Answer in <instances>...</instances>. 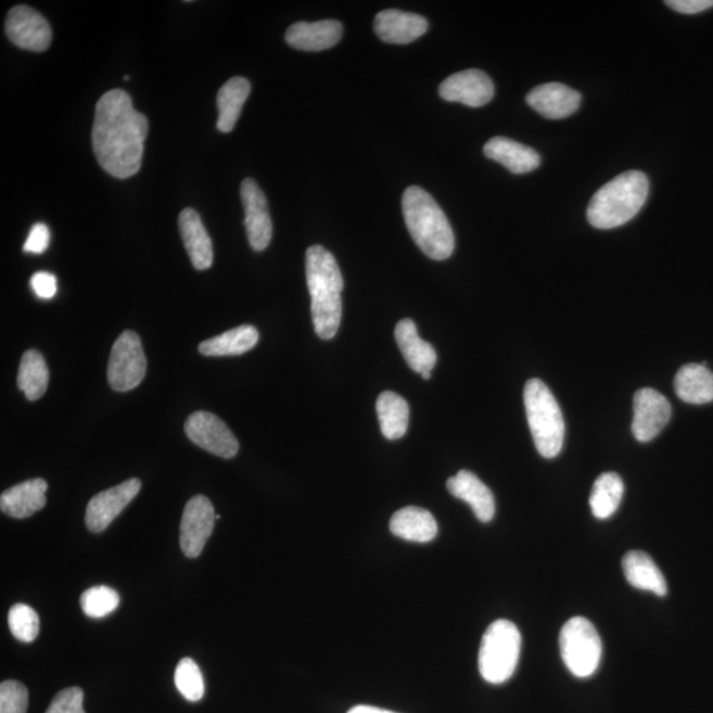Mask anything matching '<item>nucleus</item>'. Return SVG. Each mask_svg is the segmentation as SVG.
<instances>
[{
  "label": "nucleus",
  "mask_w": 713,
  "mask_h": 713,
  "mask_svg": "<svg viewBox=\"0 0 713 713\" xmlns=\"http://www.w3.org/2000/svg\"><path fill=\"white\" fill-rule=\"evenodd\" d=\"M50 383V370L41 353L35 349L24 353L17 373V387L28 400H38L46 394Z\"/></svg>",
  "instance_id": "nucleus-31"
},
{
  "label": "nucleus",
  "mask_w": 713,
  "mask_h": 713,
  "mask_svg": "<svg viewBox=\"0 0 713 713\" xmlns=\"http://www.w3.org/2000/svg\"><path fill=\"white\" fill-rule=\"evenodd\" d=\"M522 637L508 620H497L487 627L479 654L480 674L492 685H502L513 676L520 661Z\"/></svg>",
  "instance_id": "nucleus-6"
},
{
  "label": "nucleus",
  "mask_w": 713,
  "mask_h": 713,
  "mask_svg": "<svg viewBox=\"0 0 713 713\" xmlns=\"http://www.w3.org/2000/svg\"><path fill=\"white\" fill-rule=\"evenodd\" d=\"M623 570L626 581L632 587L648 590L660 597L667 595L666 578L648 553L627 552L623 559Z\"/></svg>",
  "instance_id": "nucleus-24"
},
{
  "label": "nucleus",
  "mask_w": 713,
  "mask_h": 713,
  "mask_svg": "<svg viewBox=\"0 0 713 713\" xmlns=\"http://www.w3.org/2000/svg\"><path fill=\"white\" fill-rule=\"evenodd\" d=\"M48 484L46 480L35 479L10 487L0 496V509L4 514L24 520L38 513L47 504Z\"/></svg>",
  "instance_id": "nucleus-20"
},
{
  "label": "nucleus",
  "mask_w": 713,
  "mask_h": 713,
  "mask_svg": "<svg viewBox=\"0 0 713 713\" xmlns=\"http://www.w3.org/2000/svg\"><path fill=\"white\" fill-rule=\"evenodd\" d=\"M559 646L566 669L577 678H589L599 669L601 638L587 619L574 617L566 621L560 632Z\"/></svg>",
  "instance_id": "nucleus-7"
},
{
  "label": "nucleus",
  "mask_w": 713,
  "mask_h": 713,
  "mask_svg": "<svg viewBox=\"0 0 713 713\" xmlns=\"http://www.w3.org/2000/svg\"><path fill=\"white\" fill-rule=\"evenodd\" d=\"M523 399L536 449L545 459H553L562 450L565 432L557 399L551 390L535 378L526 383Z\"/></svg>",
  "instance_id": "nucleus-5"
},
{
  "label": "nucleus",
  "mask_w": 713,
  "mask_h": 713,
  "mask_svg": "<svg viewBox=\"0 0 713 713\" xmlns=\"http://www.w3.org/2000/svg\"><path fill=\"white\" fill-rule=\"evenodd\" d=\"M624 497V481L617 473L599 475L590 492L589 505L597 520H608L617 511Z\"/></svg>",
  "instance_id": "nucleus-30"
},
{
  "label": "nucleus",
  "mask_w": 713,
  "mask_h": 713,
  "mask_svg": "<svg viewBox=\"0 0 713 713\" xmlns=\"http://www.w3.org/2000/svg\"><path fill=\"white\" fill-rule=\"evenodd\" d=\"M241 199L245 208V227L250 246L255 252H264L270 245L272 222L264 191L253 179L241 184Z\"/></svg>",
  "instance_id": "nucleus-14"
},
{
  "label": "nucleus",
  "mask_w": 713,
  "mask_h": 713,
  "mask_svg": "<svg viewBox=\"0 0 713 713\" xmlns=\"http://www.w3.org/2000/svg\"><path fill=\"white\" fill-rule=\"evenodd\" d=\"M30 288H33L36 296L44 298V301H50V298L58 294V279L51 272H36L30 278Z\"/></svg>",
  "instance_id": "nucleus-38"
},
{
  "label": "nucleus",
  "mask_w": 713,
  "mask_h": 713,
  "mask_svg": "<svg viewBox=\"0 0 713 713\" xmlns=\"http://www.w3.org/2000/svg\"><path fill=\"white\" fill-rule=\"evenodd\" d=\"M347 713H395V712H390V711L377 709V706L357 705V706H355V709H352Z\"/></svg>",
  "instance_id": "nucleus-40"
},
{
  "label": "nucleus",
  "mask_w": 713,
  "mask_h": 713,
  "mask_svg": "<svg viewBox=\"0 0 713 713\" xmlns=\"http://www.w3.org/2000/svg\"><path fill=\"white\" fill-rule=\"evenodd\" d=\"M390 530L398 538L426 544L435 538L437 523L429 510L408 506L396 511L390 521Z\"/></svg>",
  "instance_id": "nucleus-25"
},
{
  "label": "nucleus",
  "mask_w": 713,
  "mask_h": 713,
  "mask_svg": "<svg viewBox=\"0 0 713 713\" xmlns=\"http://www.w3.org/2000/svg\"><path fill=\"white\" fill-rule=\"evenodd\" d=\"M408 231L418 247L434 260H446L454 254L455 234L434 198L419 187H408L402 199Z\"/></svg>",
  "instance_id": "nucleus-3"
},
{
  "label": "nucleus",
  "mask_w": 713,
  "mask_h": 713,
  "mask_svg": "<svg viewBox=\"0 0 713 713\" xmlns=\"http://www.w3.org/2000/svg\"><path fill=\"white\" fill-rule=\"evenodd\" d=\"M649 196V179L629 170L601 187L590 200L587 218L596 229L623 227L636 217Z\"/></svg>",
  "instance_id": "nucleus-4"
},
{
  "label": "nucleus",
  "mask_w": 713,
  "mask_h": 713,
  "mask_svg": "<svg viewBox=\"0 0 713 713\" xmlns=\"http://www.w3.org/2000/svg\"><path fill=\"white\" fill-rule=\"evenodd\" d=\"M179 230L193 267L199 271L208 270L213 264V245L199 213L191 208L182 211Z\"/></svg>",
  "instance_id": "nucleus-21"
},
{
  "label": "nucleus",
  "mask_w": 713,
  "mask_h": 713,
  "mask_svg": "<svg viewBox=\"0 0 713 713\" xmlns=\"http://www.w3.org/2000/svg\"><path fill=\"white\" fill-rule=\"evenodd\" d=\"M343 34V24L338 21L301 22L288 29L285 41L298 51L320 52L336 46Z\"/></svg>",
  "instance_id": "nucleus-17"
},
{
  "label": "nucleus",
  "mask_w": 713,
  "mask_h": 713,
  "mask_svg": "<svg viewBox=\"0 0 713 713\" xmlns=\"http://www.w3.org/2000/svg\"><path fill=\"white\" fill-rule=\"evenodd\" d=\"M148 371L142 341L136 332L126 331L115 341L107 367L109 385L115 392H130L142 383Z\"/></svg>",
  "instance_id": "nucleus-8"
},
{
  "label": "nucleus",
  "mask_w": 713,
  "mask_h": 713,
  "mask_svg": "<svg viewBox=\"0 0 713 713\" xmlns=\"http://www.w3.org/2000/svg\"><path fill=\"white\" fill-rule=\"evenodd\" d=\"M50 229L44 224H36L30 229L26 243H24V252L30 254L44 253L50 246Z\"/></svg>",
  "instance_id": "nucleus-37"
},
{
  "label": "nucleus",
  "mask_w": 713,
  "mask_h": 713,
  "mask_svg": "<svg viewBox=\"0 0 713 713\" xmlns=\"http://www.w3.org/2000/svg\"><path fill=\"white\" fill-rule=\"evenodd\" d=\"M672 418V405L654 389H642L634 395L632 431L638 442L648 443L666 426Z\"/></svg>",
  "instance_id": "nucleus-13"
},
{
  "label": "nucleus",
  "mask_w": 713,
  "mask_h": 713,
  "mask_svg": "<svg viewBox=\"0 0 713 713\" xmlns=\"http://www.w3.org/2000/svg\"><path fill=\"white\" fill-rule=\"evenodd\" d=\"M175 685L189 702H199L204 697V676L199 664L191 658H184L179 662L175 672Z\"/></svg>",
  "instance_id": "nucleus-32"
},
{
  "label": "nucleus",
  "mask_w": 713,
  "mask_h": 713,
  "mask_svg": "<svg viewBox=\"0 0 713 713\" xmlns=\"http://www.w3.org/2000/svg\"><path fill=\"white\" fill-rule=\"evenodd\" d=\"M46 713H85L84 692L81 688L69 687L53 698Z\"/></svg>",
  "instance_id": "nucleus-36"
},
{
  "label": "nucleus",
  "mask_w": 713,
  "mask_h": 713,
  "mask_svg": "<svg viewBox=\"0 0 713 713\" xmlns=\"http://www.w3.org/2000/svg\"><path fill=\"white\" fill-rule=\"evenodd\" d=\"M422 378H423V380L429 381V380H431V373H423Z\"/></svg>",
  "instance_id": "nucleus-41"
},
{
  "label": "nucleus",
  "mask_w": 713,
  "mask_h": 713,
  "mask_svg": "<svg viewBox=\"0 0 713 713\" xmlns=\"http://www.w3.org/2000/svg\"><path fill=\"white\" fill-rule=\"evenodd\" d=\"M374 30L389 44H410L429 30V22L411 12L385 10L375 16Z\"/></svg>",
  "instance_id": "nucleus-18"
},
{
  "label": "nucleus",
  "mask_w": 713,
  "mask_h": 713,
  "mask_svg": "<svg viewBox=\"0 0 713 713\" xmlns=\"http://www.w3.org/2000/svg\"><path fill=\"white\" fill-rule=\"evenodd\" d=\"M306 276L310 297V310L317 336L331 340L336 336L343 316L341 292L344 290L343 273L338 260L327 249L315 245L306 253Z\"/></svg>",
  "instance_id": "nucleus-2"
},
{
  "label": "nucleus",
  "mask_w": 713,
  "mask_h": 713,
  "mask_svg": "<svg viewBox=\"0 0 713 713\" xmlns=\"http://www.w3.org/2000/svg\"><path fill=\"white\" fill-rule=\"evenodd\" d=\"M377 413L382 435L387 441H398L406 435L410 422V407L400 395L385 392L378 396Z\"/></svg>",
  "instance_id": "nucleus-29"
},
{
  "label": "nucleus",
  "mask_w": 713,
  "mask_h": 713,
  "mask_svg": "<svg viewBox=\"0 0 713 713\" xmlns=\"http://www.w3.org/2000/svg\"><path fill=\"white\" fill-rule=\"evenodd\" d=\"M666 4L680 14H700L713 8V0H667Z\"/></svg>",
  "instance_id": "nucleus-39"
},
{
  "label": "nucleus",
  "mask_w": 713,
  "mask_h": 713,
  "mask_svg": "<svg viewBox=\"0 0 713 713\" xmlns=\"http://www.w3.org/2000/svg\"><path fill=\"white\" fill-rule=\"evenodd\" d=\"M674 386L686 404L705 405L713 400V373L704 365H685L676 374Z\"/></svg>",
  "instance_id": "nucleus-26"
},
{
  "label": "nucleus",
  "mask_w": 713,
  "mask_h": 713,
  "mask_svg": "<svg viewBox=\"0 0 713 713\" xmlns=\"http://www.w3.org/2000/svg\"><path fill=\"white\" fill-rule=\"evenodd\" d=\"M438 94L448 102H459L469 107H481L495 97V85L485 72L467 69L444 79Z\"/></svg>",
  "instance_id": "nucleus-15"
},
{
  "label": "nucleus",
  "mask_w": 713,
  "mask_h": 713,
  "mask_svg": "<svg viewBox=\"0 0 713 713\" xmlns=\"http://www.w3.org/2000/svg\"><path fill=\"white\" fill-rule=\"evenodd\" d=\"M140 487H142L140 480L131 479L91 498L85 515L89 532L96 534L105 532L115 518L137 497Z\"/></svg>",
  "instance_id": "nucleus-12"
},
{
  "label": "nucleus",
  "mask_w": 713,
  "mask_h": 713,
  "mask_svg": "<svg viewBox=\"0 0 713 713\" xmlns=\"http://www.w3.org/2000/svg\"><path fill=\"white\" fill-rule=\"evenodd\" d=\"M5 34L22 50L44 52L52 42V29L46 17L28 5H15L5 20Z\"/></svg>",
  "instance_id": "nucleus-10"
},
{
  "label": "nucleus",
  "mask_w": 713,
  "mask_h": 713,
  "mask_svg": "<svg viewBox=\"0 0 713 713\" xmlns=\"http://www.w3.org/2000/svg\"><path fill=\"white\" fill-rule=\"evenodd\" d=\"M484 154L515 175L533 173L540 166L538 152L505 137L491 139L484 145Z\"/></svg>",
  "instance_id": "nucleus-22"
},
{
  "label": "nucleus",
  "mask_w": 713,
  "mask_h": 713,
  "mask_svg": "<svg viewBox=\"0 0 713 713\" xmlns=\"http://www.w3.org/2000/svg\"><path fill=\"white\" fill-rule=\"evenodd\" d=\"M217 515L205 496H194L186 505L180 525V546L188 558H199L211 538Z\"/></svg>",
  "instance_id": "nucleus-11"
},
{
  "label": "nucleus",
  "mask_w": 713,
  "mask_h": 713,
  "mask_svg": "<svg viewBox=\"0 0 713 713\" xmlns=\"http://www.w3.org/2000/svg\"><path fill=\"white\" fill-rule=\"evenodd\" d=\"M189 441L212 455L222 459H233L240 443L229 426L216 416L206 411L193 412L184 425Z\"/></svg>",
  "instance_id": "nucleus-9"
},
{
  "label": "nucleus",
  "mask_w": 713,
  "mask_h": 713,
  "mask_svg": "<svg viewBox=\"0 0 713 713\" xmlns=\"http://www.w3.org/2000/svg\"><path fill=\"white\" fill-rule=\"evenodd\" d=\"M395 340L408 367L419 374L431 373L435 368L437 356L434 347L419 338L416 322L400 320L395 327Z\"/></svg>",
  "instance_id": "nucleus-23"
},
{
  "label": "nucleus",
  "mask_w": 713,
  "mask_h": 713,
  "mask_svg": "<svg viewBox=\"0 0 713 713\" xmlns=\"http://www.w3.org/2000/svg\"><path fill=\"white\" fill-rule=\"evenodd\" d=\"M27 687L16 680H5L0 685V713H27Z\"/></svg>",
  "instance_id": "nucleus-35"
},
{
  "label": "nucleus",
  "mask_w": 713,
  "mask_h": 713,
  "mask_svg": "<svg viewBox=\"0 0 713 713\" xmlns=\"http://www.w3.org/2000/svg\"><path fill=\"white\" fill-rule=\"evenodd\" d=\"M148 133L149 119L125 90H110L97 102L91 139L97 161L109 175L129 179L139 173Z\"/></svg>",
  "instance_id": "nucleus-1"
},
{
  "label": "nucleus",
  "mask_w": 713,
  "mask_h": 713,
  "mask_svg": "<svg viewBox=\"0 0 713 713\" xmlns=\"http://www.w3.org/2000/svg\"><path fill=\"white\" fill-rule=\"evenodd\" d=\"M447 487L450 495L471 506L480 522H491L495 517V496L474 473L460 471L447 481Z\"/></svg>",
  "instance_id": "nucleus-19"
},
{
  "label": "nucleus",
  "mask_w": 713,
  "mask_h": 713,
  "mask_svg": "<svg viewBox=\"0 0 713 713\" xmlns=\"http://www.w3.org/2000/svg\"><path fill=\"white\" fill-rule=\"evenodd\" d=\"M120 597L114 589L101 585V587H93L85 593L79 600L82 611L91 619L106 617L107 614L113 613L118 608Z\"/></svg>",
  "instance_id": "nucleus-33"
},
{
  "label": "nucleus",
  "mask_w": 713,
  "mask_h": 713,
  "mask_svg": "<svg viewBox=\"0 0 713 713\" xmlns=\"http://www.w3.org/2000/svg\"><path fill=\"white\" fill-rule=\"evenodd\" d=\"M250 91H252V87H250L247 79L243 77L230 78L219 89L217 96V129L219 131L225 133L233 131L238 119H240L242 107L249 99Z\"/></svg>",
  "instance_id": "nucleus-28"
},
{
  "label": "nucleus",
  "mask_w": 713,
  "mask_h": 713,
  "mask_svg": "<svg viewBox=\"0 0 713 713\" xmlns=\"http://www.w3.org/2000/svg\"><path fill=\"white\" fill-rule=\"evenodd\" d=\"M259 332L253 326H241L203 341L199 352L206 357L241 356L258 344Z\"/></svg>",
  "instance_id": "nucleus-27"
},
{
  "label": "nucleus",
  "mask_w": 713,
  "mask_h": 713,
  "mask_svg": "<svg viewBox=\"0 0 713 713\" xmlns=\"http://www.w3.org/2000/svg\"><path fill=\"white\" fill-rule=\"evenodd\" d=\"M526 101L547 119H564L581 107L582 96L563 84L550 82L530 91Z\"/></svg>",
  "instance_id": "nucleus-16"
},
{
  "label": "nucleus",
  "mask_w": 713,
  "mask_h": 713,
  "mask_svg": "<svg viewBox=\"0 0 713 713\" xmlns=\"http://www.w3.org/2000/svg\"><path fill=\"white\" fill-rule=\"evenodd\" d=\"M9 626L11 633L21 642H34L39 636V615L29 606L16 604L10 609Z\"/></svg>",
  "instance_id": "nucleus-34"
}]
</instances>
